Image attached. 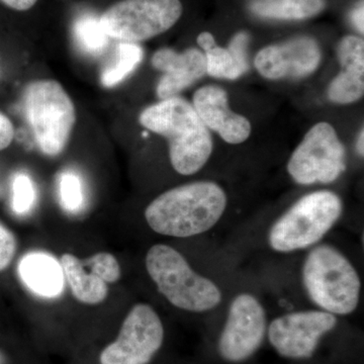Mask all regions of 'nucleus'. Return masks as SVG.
Masks as SVG:
<instances>
[{
    "mask_svg": "<svg viewBox=\"0 0 364 364\" xmlns=\"http://www.w3.org/2000/svg\"><path fill=\"white\" fill-rule=\"evenodd\" d=\"M227 208L224 189L213 181H196L165 191L145 210L153 231L188 238L210 231Z\"/></svg>",
    "mask_w": 364,
    "mask_h": 364,
    "instance_id": "obj_1",
    "label": "nucleus"
},
{
    "mask_svg": "<svg viewBox=\"0 0 364 364\" xmlns=\"http://www.w3.org/2000/svg\"><path fill=\"white\" fill-rule=\"evenodd\" d=\"M140 124L169 143L174 170L193 176L205 166L213 152V139L193 105L172 97L151 105L140 114Z\"/></svg>",
    "mask_w": 364,
    "mask_h": 364,
    "instance_id": "obj_2",
    "label": "nucleus"
},
{
    "mask_svg": "<svg viewBox=\"0 0 364 364\" xmlns=\"http://www.w3.org/2000/svg\"><path fill=\"white\" fill-rule=\"evenodd\" d=\"M301 277L309 298L321 310L343 316L358 309L360 279L338 249L327 244L312 249L304 262Z\"/></svg>",
    "mask_w": 364,
    "mask_h": 364,
    "instance_id": "obj_3",
    "label": "nucleus"
},
{
    "mask_svg": "<svg viewBox=\"0 0 364 364\" xmlns=\"http://www.w3.org/2000/svg\"><path fill=\"white\" fill-rule=\"evenodd\" d=\"M146 268L158 291L181 310L208 312L221 303V289L217 284L196 273L186 258L168 245L152 246L146 255Z\"/></svg>",
    "mask_w": 364,
    "mask_h": 364,
    "instance_id": "obj_4",
    "label": "nucleus"
},
{
    "mask_svg": "<svg viewBox=\"0 0 364 364\" xmlns=\"http://www.w3.org/2000/svg\"><path fill=\"white\" fill-rule=\"evenodd\" d=\"M343 203L336 193L318 191L294 203L275 221L268 243L277 252L291 253L318 243L338 221Z\"/></svg>",
    "mask_w": 364,
    "mask_h": 364,
    "instance_id": "obj_5",
    "label": "nucleus"
},
{
    "mask_svg": "<svg viewBox=\"0 0 364 364\" xmlns=\"http://www.w3.org/2000/svg\"><path fill=\"white\" fill-rule=\"evenodd\" d=\"M23 104L41 151L48 156H58L76 123L75 107L68 93L57 81H33L26 86Z\"/></svg>",
    "mask_w": 364,
    "mask_h": 364,
    "instance_id": "obj_6",
    "label": "nucleus"
},
{
    "mask_svg": "<svg viewBox=\"0 0 364 364\" xmlns=\"http://www.w3.org/2000/svg\"><path fill=\"white\" fill-rule=\"evenodd\" d=\"M181 14L179 0H122L102 14L100 23L109 39L139 44L168 31Z\"/></svg>",
    "mask_w": 364,
    "mask_h": 364,
    "instance_id": "obj_7",
    "label": "nucleus"
},
{
    "mask_svg": "<svg viewBox=\"0 0 364 364\" xmlns=\"http://www.w3.org/2000/svg\"><path fill=\"white\" fill-rule=\"evenodd\" d=\"M346 169L345 149L331 124H315L304 136L287 163L296 183H331Z\"/></svg>",
    "mask_w": 364,
    "mask_h": 364,
    "instance_id": "obj_8",
    "label": "nucleus"
},
{
    "mask_svg": "<svg viewBox=\"0 0 364 364\" xmlns=\"http://www.w3.org/2000/svg\"><path fill=\"white\" fill-rule=\"evenodd\" d=\"M164 339L159 316L146 304H138L124 318L116 341L100 354L102 364H147Z\"/></svg>",
    "mask_w": 364,
    "mask_h": 364,
    "instance_id": "obj_9",
    "label": "nucleus"
},
{
    "mask_svg": "<svg viewBox=\"0 0 364 364\" xmlns=\"http://www.w3.org/2000/svg\"><path fill=\"white\" fill-rule=\"evenodd\" d=\"M267 332V314L257 298L243 293L235 296L230 305L219 341L223 358L240 363L259 348Z\"/></svg>",
    "mask_w": 364,
    "mask_h": 364,
    "instance_id": "obj_10",
    "label": "nucleus"
},
{
    "mask_svg": "<svg viewBox=\"0 0 364 364\" xmlns=\"http://www.w3.org/2000/svg\"><path fill=\"white\" fill-rule=\"evenodd\" d=\"M337 325V318L322 310L301 311L274 318L268 328L273 348L284 358H309L320 339Z\"/></svg>",
    "mask_w": 364,
    "mask_h": 364,
    "instance_id": "obj_11",
    "label": "nucleus"
},
{
    "mask_svg": "<svg viewBox=\"0 0 364 364\" xmlns=\"http://www.w3.org/2000/svg\"><path fill=\"white\" fill-rule=\"evenodd\" d=\"M318 45L312 38H296L282 44L268 46L258 53L255 67L268 79L305 77L318 68Z\"/></svg>",
    "mask_w": 364,
    "mask_h": 364,
    "instance_id": "obj_12",
    "label": "nucleus"
},
{
    "mask_svg": "<svg viewBox=\"0 0 364 364\" xmlns=\"http://www.w3.org/2000/svg\"><path fill=\"white\" fill-rule=\"evenodd\" d=\"M193 107L205 127L217 132L227 143L241 144L250 136V122L230 109L227 92L219 86H203L196 90Z\"/></svg>",
    "mask_w": 364,
    "mask_h": 364,
    "instance_id": "obj_13",
    "label": "nucleus"
},
{
    "mask_svg": "<svg viewBox=\"0 0 364 364\" xmlns=\"http://www.w3.org/2000/svg\"><path fill=\"white\" fill-rule=\"evenodd\" d=\"M152 65L163 75L157 85V95L161 100L176 97L207 73L205 54L198 49L183 53L164 48L152 57Z\"/></svg>",
    "mask_w": 364,
    "mask_h": 364,
    "instance_id": "obj_14",
    "label": "nucleus"
},
{
    "mask_svg": "<svg viewBox=\"0 0 364 364\" xmlns=\"http://www.w3.org/2000/svg\"><path fill=\"white\" fill-rule=\"evenodd\" d=\"M342 70L332 81L328 97L335 104L348 105L360 100L364 93V42L347 36L337 49Z\"/></svg>",
    "mask_w": 364,
    "mask_h": 364,
    "instance_id": "obj_15",
    "label": "nucleus"
},
{
    "mask_svg": "<svg viewBox=\"0 0 364 364\" xmlns=\"http://www.w3.org/2000/svg\"><path fill=\"white\" fill-rule=\"evenodd\" d=\"M18 272L26 287L40 296L54 298L63 291V269L47 254H28L21 260Z\"/></svg>",
    "mask_w": 364,
    "mask_h": 364,
    "instance_id": "obj_16",
    "label": "nucleus"
},
{
    "mask_svg": "<svg viewBox=\"0 0 364 364\" xmlns=\"http://www.w3.org/2000/svg\"><path fill=\"white\" fill-rule=\"evenodd\" d=\"M60 262L72 294L77 301L87 305H97L107 299V284L90 270L87 272L85 265L76 256L63 254Z\"/></svg>",
    "mask_w": 364,
    "mask_h": 364,
    "instance_id": "obj_17",
    "label": "nucleus"
},
{
    "mask_svg": "<svg viewBox=\"0 0 364 364\" xmlns=\"http://www.w3.org/2000/svg\"><path fill=\"white\" fill-rule=\"evenodd\" d=\"M325 6V0H262L251 4V9L263 18L304 20L321 13Z\"/></svg>",
    "mask_w": 364,
    "mask_h": 364,
    "instance_id": "obj_18",
    "label": "nucleus"
},
{
    "mask_svg": "<svg viewBox=\"0 0 364 364\" xmlns=\"http://www.w3.org/2000/svg\"><path fill=\"white\" fill-rule=\"evenodd\" d=\"M144 58L142 47L135 43H119L117 56L112 65L102 74V85L112 88L123 82L140 65Z\"/></svg>",
    "mask_w": 364,
    "mask_h": 364,
    "instance_id": "obj_19",
    "label": "nucleus"
},
{
    "mask_svg": "<svg viewBox=\"0 0 364 364\" xmlns=\"http://www.w3.org/2000/svg\"><path fill=\"white\" fill-rule=\"evenodd\" d=\"M74 38L76 44L87 54H102L109 45V38L102 30L100 18L85 16L74 23Z\"/></svg>",
    "mask_w": 364,
    "mask_h": 364,
    "instance_id": "obj_20",
    "label": "nucleus"
},
{
    "mask_svg": "<svg viewBox=\"0 0 364 364\" xmlns=\"http://www.w3.org/2000/svg\"><path fill=\"white\" fill-rule=\"evenodd\" d=\"M203 51H205L208 75L234 80L245 73L238 65L229 50L219 47L215 43L205 48Z\"/></svg>",
    "mask_w": 364,
    "mask_h": 364,
    "instance_id": "obj_21",
    "label": "nucleus"
},
{
    "mask_svg": "<svg viewBox=\"0 0 364 364\" xmlns=\"http://www.w3.org/2000/svg\"><path fill=\"white\" fill-rule=\"evenodd\" d=\"M59 200L62 207L77 213L85 205V188L80 177L73 171H64L58 179Z\"/></svg>",
    "mask_w": 364,
    "mask_h": 364,
    "instance_id": "obj_22",
    "label": "nucleus"
},
{
    "mask_svg": "<svg viewBox=\"0 0 364 364\" xmlns=\"http://www.w3.org/2000/svg\"><path fill=\"white\" fill-rule=\"evenodd\" d=\"M37 193L32 178L26 173H18L13 179L11 205L14 213L26 215L33 210Z\"/></svg>",
    "mask_w": 364,
    "mask_h": 364,
    "instance_id": "obj_23",
    "label": "nucleus"
},
{
    "mask_svg": "<svg viewBox=\"0 0 364 364\" xmlns=\"http://www.w3.org/2000/svg\"><path fill=\"white\" fill-rule=\"evenodd\" d=\"M90 268L93 274L97 275L105 284H114L121 277V267L114 255L107 252H100L91 256L83 263Z\"/></svg>",
    "mask_w": 364,
    "mask_h": 364,
    "instance_id": "obj_24",
    "label": "nucleus"
},
{
    "mask_svg": "<svg viewBox=\"0 0 364 364\" xmlns=\"http://www.w3.org/2000/svg\"><path fill=\"white\" fill-rule=\"evenodd\" d=\"M16 252V239L11 230L0 223V272L11 264Z\"/></svg>",
    "mask_w": 364,
    "mask_h": 364,
    "instance_id": "obj_25",
    "label": "nucleus"
},
{
    "mask_svg": "<svg viewBox=\"0 0 364 364\" xmlns=\"http://www.w3.org/2000/svg\"><path fill=\"white\" fill-rule=\"evenodd\" d=\"M249 42V36L247 33L242 32L237 33L230 43L229 52L236 60L238 65L244 72L248 70L247 61V45Z\"/></svg>",
    "mask_w": 364,
    "mask_h": 364,
    "instance_id": "obj_26",
    "label": "nucleus"
},
{
    "mask_svg": "<svg viewBox=\"0 0 364 364\" xmlns=\"http://www.w3.org/2000/svg\"><path fill=\"white\" fill-rule=\"evenodd\" d=\"M14 128L11 119L0 112V150L6 149L13 142Z\"/></svg>",
    "mask_w": 364,
    "mask_h": 364,
    "instance_id": "obj_27",
    "label": "nucleus"
},
{
    "mask_svg": "<svg viewBox=\"0 0 364 364\" xmlns=\"http://www.w3.org/2000/svg\"><path fill=\"white\" fill-rule=\"evenodd\" d=\"M0 1L16 11H26L32 9L37 4L38 0H0Z\"/></svg>",
    "mask_w": 364,
    "mask_h": 364,
    "instance_id": "obj_28",
    "label": "nucleus"
},
{
    "mask_svg": "<svg viewBox=\"0 0 364 364\" xmlns=\"http://www.w3.org/2000/svg\"><path fill=\"white\" fill-rule=\"evenodd\" d=\"M364 7H363V1L360 2V4H358V7L354 9V11H352L351 14V21L352 23H353L354 26L361 33H364Z\"/></svg>",
    "mask_w": 364,
    "mask_h": 364,
    "instance_id": "obj_29",
    "label": "nucleus"
},
{
    "mask_svg": "<svg viewBox=\"0 0 364 364\" xmlns=\"http://www.w3.org/2000/svg\"><path fill=\"white\" fill-rule=\"evenodd\" d=\"M363 141H364V130L360 131V134H359L358 139V144H356V149H358V154L360 155V156H363V152H364V145H363Z\"/></svg>",
    "mask_w": 364,
    "mask_h": 364,
    "instance_id": "obj_30",
    "label": "nucleus"
},
{
    "mask_svg": "<svg viewBox=\"0 0 364 364\" xmlns=\"http://www.w3.org/2000/svg\"><path fill=\"white\" fill-rule=\"evenodd\" d=\"M0 364H6V358H4V354L0 351Z\"/></svg>",
    "mask_w": 364,
    "mask_h": 364,
    "instance_id": "obj_31",
    "label": "nucleus"
}]
</instances>
